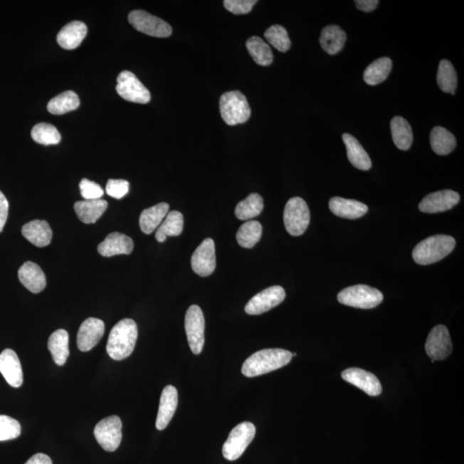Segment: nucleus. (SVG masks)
Masks as SVG:
<instances>
[{
    "mask_svg": "<svg viewBox=\"0 0 464 464\" xmlns=\"http://www.w3.org/2000/svg\"><path fill=\"white\" fill-rule=\"evenodd\" d=\"M291 352L280 348L256 352L244 362L242 374L247 378H254L278 370L291 362Z\"/></svg>",
    "mask_w": 464,
    "mask_h": 464,
    "instance_id": "1",
    "label": "nucleus"
},
{
    "mask_svg": "<svg viewBox=\"0 0 464 464\" xmlns=\"http://www.w3.org/2000/svg\"><path fill=\"white\" fill-rule=\"evenodd\" d=\"M137 338L138 327L136 322L130 318L122 319L110 331L106 347L107 354L115 360L130 357L134 352Z\"/></svg>",
    "mask_w": 464,
    "mask_h": 464,
    "instance_id": "2",
    "label": "nucleus"
},
{
    "mask_svg": "<svg viewBox=\"0 0 464 464\" xmlns=\"http://www.w3.org/2000/svg\"><path fill=\"white\" fill-rule=\"evenodd\" d=\"M455 247V239L450 236H433L417 244L412 253L413 259L420 265L433 264L446 258Z\"/></svg>",
    "mask_w": 464,
    "mask_h": 464,
    "instance_id": "3",
    "label": "nucleus"
},
{
    "mask_svg": "<svg viewBox=\"0 0 464 464\" xmlns=\"http://www.w3.org/2000/svg\"><path fill=\"white\" fill-rule=\"evenodd\" d=\"M219 110L223 122L229 126L246 122L251 115L246 97L238 90L223 93L219 100Z\"/></svg>",
    "mask_w": 464,
    "mask_h": 464,
    "instance_id": "4",
    "label": "nucleus"
},
{
    "mask_svg": "<svg viewBox=\"0 0 464 464\" xmlns=\"http://www.w3.org/2000/svg\"><path fill=\"white\" fill-rule=\"evenodd\" d=\"M342 305L359 309H374L382 303L383 293L367 285H356L347 288L337 296Z\"/></svg>",
    "mask_w": 464,
    "mask_h": 464,
    "instance_id": "5",
    "label": "nucleus"
},
{
    "mask_svg": "<svg viewBox=\"0 0 464 464\" xmlns=\"http://www.w3.org/2000/svg\"><path fill=\"white\" fill-rule=\"evenodd\" d=\"M255 431V426L251 422H243L235 426L223 444V458L228 461H235L241 457L254 439Z\"/></svg>",
    "mask_w": 464,
    "mask_h": 464,
    "instance_id": "6",
    "label": "nucleus"
},
{
    "mask_svg": "<svg viewBox=\"0 0 464 464\" xmlns=\"http://www.w3.org/2000/svg\"><path fill=\"white\" fill-rule=\"evenodd\" d=\"M310 213L307 203L300 197L290 199L284 210L285 230L290 235L297 237L305 233L309 226Z\"/></svg>",
    "mask_w": 464,
    "mask_h": 464,
    "instance_id": "7",
    "label": "nucleus"
},
{
    "mask_svg": "<svg viewBox=\"0 0 464 464\" xmlns=\"http://www.w3.org/2000/svg\"><path fill=\"white\" fill-rule=\"evenodd\" d=\"M128 21L135 30L148 36L165 38L172 34V28L168 23L144 11H131Z\"/></svg>",
    "mask_w": 464,
    "mask_h": 464,
    "instance_id": "8",
    "label": "nucleus"
},
{
    "mask_svg": "<svg viewBox=\"0 0 464 464\" xmlns=\"http://www.w3.org/2000/svg\"><path fill=\"white\" fill-rule=\"evenodd\" d=\"M122 423L118 416H112L102 420L94 429L98 444L107 453H113L121 445Z\"/></svg>",
    "mask_w": 464,
    "mask_h": 464,
    "instance_id": "9",
    "label": "nucleus"
},
{
    "mask_svg": "<svg viewBox=\"0 0 464 464\" xmlns=\"http://www.w3.org/2000/svg\"><path fill=\"white\" fill-rule=\"evenodd\" d=\"M185 330L190 349L194 354H200L205 343V318L201 307L191 305L185 317Z\"/></svg>",
    "mask_w": 464,
    "mask_h": 464,
    "instance_id": "10",
    "label": "nucleus"
},
{
    "mask_svg": "<svg viewBox=\"0 0 464 464\" xmlns=\"http://www.w3.org/2000/svg\"><path fill=\"white\" fill-rule=\"evenodd\" d=\"M116 91L128 102L146 105L151 101L150 91L130 71H123L119 74Z\"/></svg>",
    "mask_w": 464,
    "mask_h": 464,
    "instance_id": "11",
    "label": "nucleus"
},
{
    "mask_svg": "<svg viewBox=\"0 0 464 464\" xmlns=\"http://www.w3.org/2000/svg\"><path fill=\"white\" fill-rule=\"evenodd\" d=\"M285 297L284 288L280 285H273V287L265 289L253 297L248 302L244 310L251 316L263 314L283 303Z\"/></svg>",
    "mask_w": 464,
    "mask_h": 464,
    "instance_id": "12",
    "label": "nucleus"
},
{
    "mask_svg": "<svg viewBox=\"0 0 464 464\" xmlns=\"http://www.w3.org/2000/svg\"><path fill=\"white\" fill-rule=\"evenodd\" d=\"M426 352L433 360H444L449 357L453 347L448 329L438 325L431 330L426 342Z\"/></svg>",
    "mask_w": 464,
    "mask_h": 464,
    "instance_id": "13",
    "label": "nucleus"
},
{
    "mask_svg": "<svg viewBox=\"0 0 464 464\" xmlns=\"http://www.w3.org/2000/svg\"><path fill=\"white\" fill-rule=\"evenodd\" d=\"M191 266L194 273L201 277H207L216 268L215 243L212 238H206L198 246L191 258Z\"/></svg>",
    "mask_w": 464,
    "mask_h": 464,
    "instance_id": "14",
    "label": "nucleus"
},
{
    "mask_svg": "<svg viewBox=\"0 0 464 464\" xmlns=\"http://www.w3.org/2000/svg\"><path fill=\"white\" fill-rule=\"evenodd\" d=\"M459 201L458 193L450 189L441 190L424 197L419 204V209L426 213H442L453 209Z\"/></svg>",
    "mask_w": 464,
    "mask_h": 464,
    "instance_id": "15",
    "label": "nucleus"
},
{
    "mask_svg": "<svg viewBox=\"0 0 464 464\" xmlns=\"http://www.w3.org/2000/svg\"><path fill=\"white\" fill-rule=\"evenodd\" d=\"M105 325L100 319L90 317L82 323L78 329L77 344L78 349L89 352L96 347L105 334Z\"/></svg>",
    "mask_w": 464,
    "mask_h": 464,
    "instance_id": "16",
    "label": "nucleus"
},
{
    "mask_svg": "<svg viewBox=\"0 0 464 464\" xmlns=\"http://www.w3.org/2000/svg\"><path fill=\"white\" fill-rule=\"evenodd\" d=\"M343 380L354 385L371 396H378L382 393V385L374 374L359 368H349L343 371Z\"/></svg>",
    "mask_w": 464,
    "mask_h": 464,
    "instance_id": "17",
    "label": "nucleus"
},
{
    "mask_svg": "<svg viewBox=\"0 0 464 464\" xmlns=\"http://www.w3.org/2000/svg\"><path fill=\"white\" fill-rule=\"evenodd\" d=\"M0 372L11 387L19 388L23 384V369L19 356L9 348L0 354Z\"/></svg>",
    "mask_w": 464,
    "mask_h": 464,
    "instance_id": "18",
    "label": "nucleus"
},
{
    "mask_svg": "<svg viewBox=\"0 0 464 464\" xmlns=\"http://www.w3.org/2000/svg\"><path fill=\"white\" fill-rule=\"evenodd\" d=\"M134 247L135 243L131 238L119 232H113L99 244L97 251L105 258H111L117 255H130Z\"/></svg>",
    "mask_w": 464,
    "mask_h": 464,
    "instance_id": "19",
    "label": "nucleus"
},
{
    "mask_svg": "<svg viewBox=\"0 0 464 464\" xmlns=\"http://www.w3.org/2000/svg\"><path fill=\"white\" fill-rule=\"evenodd\" d=\"M178 404V393L176 387L172 385L164 389L160 397L159 413H157L156 428L157 430H164L167 428L172 420Z\"/></svg>",
    "mask_w": 464,
    "mask_h": 464,
    "instance_id": "20",
    "label": "nucleus"
},
{
    "mask_svg": "<svg viewBox=\"0 0 464 464\" xmlns=\"http://www.w3.org/2000/svg\"><path fill=\"white\" fill-rule=\"evenodd\" d=\"M86 35V24L80 21H73L58 33L57 43L66 51H73L80 47Z\"/></svg>",
    "mask_w": 464,
    "mask_h": 464,
    "instance_id": "21",
    "label": "nucleus"
},
{
    "mask_svg": "<svg viewBox=\"0 0 464 464\" xmlns=\"http://www.w3.org/2000/svg\"><path fill=\"white\" fill-rule=\"evenodd\" d=\"M22 234L28 242L36 247H46L52 241L53 231L51 226L45 221H33L22 228Z\"/></svg>",
    "mask_w": 464,
    "mask_h": 464,
    "instance_id": "22",
    "label": "nucleus"
},
{
    "mask_svg": "<svg viewBox=\"0 0 464 464\" xmlns=\"http://www.w3.org/2000/svg\"><path fill=\"white\" fill-rule=\"evenodd\" d=\"M329 206L334 215L348 219L362 218L368 212V206L364 203L341 197L331 199Z\"/></svg>",
    "mask_w": 464,
    "mask_h": 464,
    "instance_id": "23",
    "label": "nucleus"
},
{
    "mask_svg": "<svg viewBox=\"0 0 464 464\" xmlns=\"http://www.w3.org/2000/svg\"><path fill=\"white\" fill-rule=\"evenodd\" d=\"M19 278L20 283L33 293L43 291L47 284L43 271L38 265L32 262H27L21 266Z\"/></svg>",
    "mask_w": 464,
    "mask_h": 464,
    "instance_id": "24",
    "label": "nucleus"
},
{
    "mask_svg": "<svg viewBox=\"0 0 464 464\" xmlns=\"http://www.w3.org/2000/svg\"><path fill=\"white\" fill-rule=\"evenodd\" d=\"M342 139L345 144L348 160L350 161V163L360 171H369L371 168V160L358 139L349 134H344Z\"/></svg>",
    "mask_w": 464,
    "mask_h": 464,
    "instance_id": "25",
    "label": "nucleus"
},
{
    "mask_svg": "<svg viewBox=\"0 0 464 464\" xmlns=\"http://www.w3.org/2000/svg\"><path fill=\"white\" fill-rule=\"evenodd\" d=\"M169 210V206L168 203L165 202L144 209L139 217L140 229L144 234H152L164 221Z\"/></svg>",
    "mask_w": 464,
    "mask_h": 464,
    "instance_id": "26",
    "label": "nucleus"
},
{
    "mask_svg": "<svg viewBox=\"0 0 464 464\" xmlns=\"http://www.w3.org/2000/svg\"><path fill=\"white\" fill-rule=\"evenodd\" d=\"M347 35L341 27L329 26L323 28L320 36L321 47L330 56L337 55L345 46Z\"/></svg>",
    "mask_w": 464,
    "mask_h": 464,
    "instance_id": "27",
    "label": "nucleus"
},
{
    "mask_svg": "<svg viewBox=\"0 0 464 464\" xmlns=\"http://www.w3.org/2000/svg\"><path fill=\"white\" fill-rule=\"evenodd\" d=\"M107 202L102 199L93 201H77L74 204V210L78 218L85 223H96L105 213Z\"/></svg>",
    "mask_w": 464,
    "mask_h": 464,
    "instance_id": "28",
    "label": "nucleus"
},
{
    "mask_svg": "<svg viewBox=\"0 0 464 464\" xmlns=\"http://www.w3.org/2000/svg\"><path fill=\"white\" fill-rule=\"evenodd\" d=\"M48 347L51 351L53 362L58 366H64L70 354L68 331L65 329L55 331L48 339Z\"/></svg>",
    "mask_w": 464,
    "mask_h": 464,
    "instance_id": "29",
    "label": "nucleus"
},
{
    "mask_svg": "<svg viewBox=\"0 0 464 464\" xmlns=\"http://www.w3.org/2000/svg\"><path fill=\"white\" fill-rule=\"evenodd\" d=\"M184 215L178 211H171L157 229V241L164 243L168 237H177L184 231Z\"/></svg>",
    "mask_w": 464,
    "mask_h": 464,
    "instance_id": "30",
    "label": "nucleus"
},
{
    "mask_svg": "<svg viewBox=\"0 0 464 464\" xmlns=\"http://www.w3.org/2000/svg\"><path fill=\"white\" fill-rule=\"evenodd\" d=\"M430 143L433 151L441 156L450 154L457 147L455 136L442 127L433 128L430 135Z\"/></svg>",
    "mask_w": 464,
    "mask_h": 464,
    "instance_id": "31",
    "label": "nucleus"
},
{
    "mask_svg": "<svg viewBox=\"0 0 464 464\" xmlns=\"http://www.w3.org/2000/svg\"><path fill=\"white\" fill-rule=\"evenodd\" d=\"M391 130L396 147L401 151H408L413 139L412 128L408 121L401 116H396L391 120Z\"/></svg>",
    "mask_w": 464,
    "mask_h": 464,
    "instance_id": "32",
    "label": "nucleus"
},
{
    "mask_svg": "<svg viewBox=\"0 0 464 464\" xmlns=\"http://www.w3.org/2000/svg\"><path fill=\"white\" fill-rule=\"evenodd\" d=\"M392 69V61L388 57L380 58L372 62L364 70V80L367 85L374 86L387 80Z\"/></svg>",
    "mask_w": 464,
    "mask_h": 464,
    "instance_id": "33",
    "label": "nucleus"
},
{
    "mask_svg": "<svg viewBox=\"0 0 464 464\" xmlns=\"http://www.w3.org/2000/svg\"><path fill=\"white\" fill-rule=\"evenodd\" d=\"M264 207L263 199L258 194L253 193L240 201L235 209V215L239 221H251L262 213Z\"/></svg>",
    "mask_w": 464,
    "mask_h": 464,
    "instance_id": "34",
    "label": "nucleus"
},
{
    "mask_svg": "<svg viewBox=\"0 0 464 464\" xmlns=\"http://www.w3.org/2000/svg\"><path fill=\"white\" fill-rule=\"evenodd\" d=\"M80 105V97L72 90L65 91L48 103V110L53 115H64L78 109Z\"/></svg>",
    "mask_w": 464,
    "mask_h": 464,
    "instance_id": "35",
    "label": "nucleus"
},
{
    "mask_svg": "<svg viewBox=\"0 0 464 464\" xmlns=\"http://www.w3.org/2000/svg\"><path fill=\"white\" fill-rule=\"evenodd\" d=\"M246 48L256 64L268 66L273 63V55L272 49L260 37L252 36L248 38Z\"/></svg>",
    "mask_w": 464,
    "mask_h": 464,
    "instance_id": "36",
    "label": "nucleus"
},
{
    "mask_svg": "<svg viewBox=\"0 0 464 464\" xmlns=\"http://www.w3.org/2000/svg\"><path fill=\"white\" fill-rule=\"evenodd\" d=\"M263 234V226L255 221H248L239 228L237 241L240 246L251 248L260 241Z\"/></svg>",
    "mask_w": 464,
    "mask_h": 464,
    "instance_id": "37",
    "label": "nucleus"
},
{
    "mask_svg": "<svg viewBox=\"0 0 464 464\" xmlns=\"http://www.w3.org/2000/svg\"><path fill=\"white\" fill-rule=\"evenodd\" d=\"M437 82L439 88L445 93L455 94L458 86L457 73L449 60H443L438 65Z\"/></svg>",
    "mask_w": 464,
    "mask_h": 464,
    "instance_id": "38",
    "label": "nucleus"
},
{
    "mask_svg": "<svg viewBox=\"0 0 464 464\" xmlns=\"http://www.w3.org/2000/svg\"><path fill=\"white\" fill-rule=\"evenodd\" d=\"M32 139L36 143L51 146L60 142L61 136L57 128L49 123H38L33 127L31 131Z\"/></svg>",
    "mask_w": 464,
    "mask_h": 464,
    "instance_id": "39",
    "label": "nucleus"
},
{
    "mask_svg": "<svg viewBox=\"0 0 464 464\" xmlns=\"http://www.w3.org/2000/svg\"><path fill=\"white\" fill-rule=\"evenodd\" d=\"M264 37L273 48L280 52H288L291 48V40L289 38L288 33L283 26H273L269 27L264 33Z\"/></svg>",
    "mask_w": 464,
    "mask_h": 464,
    "instance_id": "40",
    "label": "nucleus"
},
{
    "mask_svg": "<svg viewBox=\"0 0 464 464\" xmlns=\"http://www.w3.org/2000/svg\"><path fill=\"white\" fill-rule=\"evenodd\" d=\"M21 434V425L14 418L0 416V441H11Z\"/></svg>",
    "mask_w": 464,
    "mask_h": 464,
    "instance_id": "41",
    "label": "nucleus"
},
{
    "mask_svg": "<svg viewBox=\"0 0 464 464\" xmlns=\"http://www.w3.org/2000/svg\"><path fill=\"white\" fill-rule=\"evenodd\" d=\"M80 194L85 201L99 200L103 196V189L96 182L83 179L80 184Z\"/></svg>",
    "mask_w": 464,
    "mask_h": 464,
    "instance_id": "42",
    "label": "nucleus"
},
{
    "mask_svg": "<svg viewBox=\"0 0 464 464\" xmlns=\"http://www.w3.org/2000/svg\"><path fill=\"white\" fill-rule=\"evenodd\" d=\"M256 3V0H226L223 6L231 14L243 15L251 12Z\"/></svg>",
    "mask_w": 464,
    "mask_h": 464,
    "instance_id": "43",
    "label": "nucleus"
},
{
    "mask_svg": "<svg viewBox=\"0 0 464 464\" xmlns=\"http://www.w3.org/2000/svg\"><path fill=\"white\" fill-rule=\"evenodd\" d=\"M130 191V182L122 179H110L107 181L106 192L115 199L123 198Z\"/></svg>",
    "mask_w": 464,
    "mask_h": 464,
    "instance_id": "44",
    "label": "nucleus"
},
{
    "mask_svg": "<svg viewBox=\"0 0 464 464\" xmlns=\"http://www.w3.org/2000/svg\"><path fill=\"white\" fill-rule=\"evenodd\" d=\"M8 214H9V202H8L4 194L0 191V232L5 227Z\"/></svg>",
    "mask_w": 464,
    "mask_h": 464,
    "instance_id": "45",
    "label": "nucleus"
},
{
    "mask_svg": "<svg viewBox=\"0 0 464 464\" xmlns=\"http://www.w3.org/2000/svg\"><path fill=\"white\" fill-rule=\"evenodd\" d=\"M354 3L359 10L364 12H371L374 11L376 6H379V1L378 0H358V1H355Z\"/></svg>",
    "mask_w": 464,
    "mask_h": 464,
    "instance_id": "46",
    "label": "nucleus"
},
{
    "mask_svg": "<svg viewBox=\"0 0 464 464\" xmlns=\"http://www.w3.org/2000/svg\"><path fill=\"white\" fill-rule=\"evenodd\" d=\"M24 464H53L52 460L48 455L43 453H37Z\"/></svg>",
    "mask_w": 464,
    "mask_h": 464,
    "instance_id": "47",
    "label": "nucleus"
},
{
    "mask_svg": "<svg viewBox=\"0 0 464 464\" xmlns=\"http://www.w3.org/2000/svg\"><path fill=\"white\" fill-rule=\"evenodd\" d=\"M292 354V357H295V356H297L296 353H294V354Z\"/></svg>",
    "mask_w": 464,
    "mask_h": 464,
    "instance_id": "48",
    "label": "nucleus"
}]
</instances>
